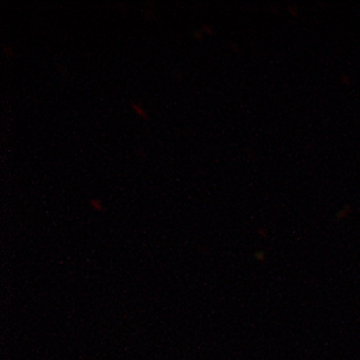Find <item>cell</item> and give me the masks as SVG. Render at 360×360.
Returning <instances> with one entry per match:
<instances>
[{
	"instance_id": "6da1fadb",
	"label": "cell",
	"mask_w": 360,
	"mask_h": 360,
	"mask_svg": "<svg viewBox=\"0 0 360 360\" xmlns=\"http://www.w3.org/2000/svg\"><path fill=\"white\" fill-rule=\"evenodd\" d=\"M132 109L134 110V111H136V115H138V116L139 117H141L143 120H148V115H147L146 111L143 110V106L138 105V104H136V103H133Z\"/></svg>"
},
{
	"instance_id": "7a4b0ae2",
	"label": "cell",
	"mask_w": 360,
	"mask_h": 360,
	"mask_svg": "<svg viewBox=\"0 0 360 360\" xmlns=\"http://www.w3.org/2000/svg\"><path fill=\"white\" fill-rule=\"evenodd\" d=\"M90 205H91V207L94 209V210H104V207H103V202L102 200H98V198H91V200H90Z\"/></svg>"
}]
</instances>
